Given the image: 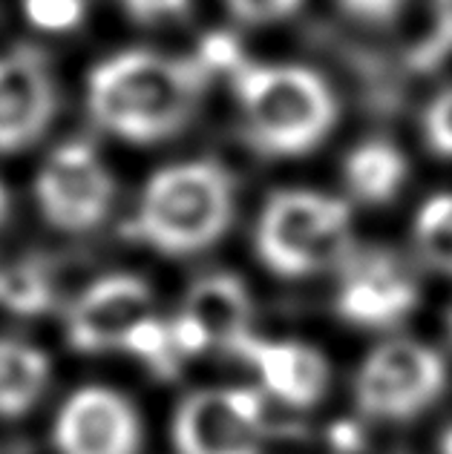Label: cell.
Segmentation results:
<instances>
[{"label":"cell","mask_w":452,"mask_h":454,"mask_svg":"<svg viewBox=\"0 0 452 454\" xmlns=\"http://www.w3.org/2000/svg\"><path fill=\"white\" fill-rule=\"evenodd\" d=\"M213 69L202 55L168 58L130 50L90 73L87 106L92 121L133 145H156L182 133L194 118Z\"/></svg>","instance_id":"obj_1"},{"label":"cell","mask_w":452,"mask_h":454,"mask_svg":"<svg viewBox=\"0 0 452 454\" xmlns=\"http://www.w3.org/2000/svg\"><path fill=\"white\" fill-rule=\"evenodd\" d=\"M231 78L248 145L271 159L312 153L337 124V95L314 69L242 61Z\"/></svg>","instance_id":"obj_2"},{"label":"cell","mask_w":452,"mask_h":454,"mask_svg":"<svg viewBox=\"0 0 452 454\" xmlns=\"http://www.w3.org/2000/svg\"><path fill=\"white\" fill-rule=\"evenodd\" d=\"M234 222V178L217 161H182L145 184L130 231L168 256H194L217 245Z\"/></svg>","instance_id":"obj_3"},{"label":"cell","mask_w":452,"mask_h":454,"mask_svg":"<svg viewBox=\"0 0 452 454\" xmlns=\"http://www.w3.org/2000/svg\"><path fill=\"white\" fill-rule=\"evenodd\" d=\"M254 242L263 265L289 279L343 268L354 254L352 210L314 190H282L259 213Z\"/></svg>","instance_id":"obj_4"},{"label":"cell","mask_w":452,"mask_h":454,"mask_svg":"<svg viewBox=\"0 0 452 454\" xmlns=\"http://www.w3.org/2000/svg\"><path fill=\"white\" fill-rule=\"evenodd\" d=\"M447 365L430 345L389 340L366 354L354 377V403L375 420H409L441 397Z\"/></svg>","instance_id":"obj_5"},{"label":"cell","mask_w":452,"mask_h":454,"mask_svg":"<svg viewBox=\"0 0 452 454\" xmlns=\"http://www.w3.org/2000/svg\"><path fill=\"white\" fill-rule=\"evenodd\" d=\"M115 199V178L87 141L55 147L35 178V201L41 216L64 233H87L99 227Z\"/></svg>","instance_id":"obj_6"},{"label":"cell","mask_w":452,"mask_h":454,"mask_svg":"<svg viewBox=\"0 0 452 454\" xmlns=\"http://www.w3.org/2000/svg\"><path fill=\"white\" fill-rule=\"evenodd\" d=\"M266 403L254 388H202L173 417L179 454H263Z\"/></svg>","instance_id":"obj_7"},{"label":"cell","mask_w":452,"mask_h":454,"mask_svg":"<svg viewBox=\"0 0 452 454\" xmlns=\"http://www.w3.org/2000/svg\"><path fill=\"white\" fill-rule=\"evenodd\" d=\"M147 317H153L150 285L133 273H110L95 279L69 308L67 342L81 354L115 351Z\"/></svg>","instance_id":"obj_8"},{"label":"cell","mask_w":452,"mask_h":454,"mask_svg":"<svg viewBox=\"0 0 452 454\" xmlns=\"http://www.w3.org/2000/svg\"><path fill=\"white\" fill-rule=\"evenodd\" d=\"M337 291V314L363 328H389L418 305V282L386 250H354Z\"/></svg>","instance_id":"obj_9"},{"label":"cell","mask_w":452,"mask_h":454,"mask_svg":"<svg viewBox=\"0 0 452 454\" xmlns=\"http://www.w3.org/2000/svg\"><path fill=\"white\" fill-rule=\"evenodd\" d=\"M58 110L52 67L35 46L0 55V153L35 145Z\"/></svg>","instance_id":"obj_10"},{"label":"cell","mask_w":452,"mask_h":454,"mask_svg":"<svg viewBox=\"0 0 452 454\" xmlns=\"http://www.w3.org/2000/svg\"><path fill=\"white\" fill-rule=\"evenodd\" d=\"M52 440L58 454H139L141 420L118 391L90 386L67 397Z\"/></svg>","instance_id":"obj_11"},{"label":"cell","mask_w":452,"mask_h":454,"mask_svg":"<svg viewBox=\"0 0 452 454\" xmlns=\"http://www.w3.org/2000/svg\"><path fill=\"white\" fill-rule=\"evenodd\" d=\"M234 356L257 368L266 391L294 409H312L329 388L326 356L305 342L263 340L251 333L236 345Z\"/></svg>","instance_id":"obj_12"},{"label":"cell","mask_w":452,"mask_h":454,"mask_svg":"<svg viewBox=\"0 0 452 454\" xmlns=\"http://www.w3.org/2000/svg\"><path fill=\"white\" fill-rule=\"evenodd\" d=\"M182 314L205 331L210 348L234 354L236 345L251 337V294H248L245 282L231 273H210V277L194 282Z\"/></svg>","instance_id":"obj_13"},{"label":"cell","mask_w":452,"mask_h":454,"mask_svg":"<svg viewBox=\"0 0 452 454\" xmlns=\"http://www.w3.org/2000/svg\"><path fill=\"white\" fill-rule=\"evenodd\" d=\"M346 187L354 199L366 205H389L409 178V164L389 141H363L343 164Z\"/></svg>","instance_id":"obj_14"},{"label":"cell","mask_w":452,"mask_h":454,"mask_svg":"<svg viewBox=\"0 0 452 454\" xmlns=\"http://www.w3.org/2000/svg\"><path fill=\"white\" fill-rule=\"evenodd\" d=\"M50 386V360L27 342L0 340V417L27 414Z\"/></svg>","instance_id":"obj_15"},{"label":"cell","mask_w":452,"mask_h":454,"mask_svg":"<svg viewBox=\"0 0 452 454\" xmlns=\"http://www.w3.org/2000/svg\"><path fill=\"white\" fill-rule=\"evenodd\" d=\"M52 279L44 262L20 259L0 268V308L18 317H38L52 308Z\"/></svg>","instance_id":"obj_16"},{"label":"cell","mask_w":452,"mask_h":454,"mask_svg":"<svg viewBox=\"0 0 452 454\" xmlns=\"http://www.w3.org/2000/svg\"><path fill=\"white\" fill-rule=\"evenodd\" d=\"M415 245L435 270L452 277V193H438L418 210Z\"/></svg>","instance_id":"obj_17"},{"label":"cell","mask_w":452,"mask_h":454,"mask_svg":"<svg viewBox=\"0 0 452 454\" xmlns=\"http://www.w3.org/2000/svg\"><path fill=\"white\" fill-rule=\"evenodd\" d=\"M122 351L141 360L162 380H170L176 372H179V363H182V354L176 348L170 322H162L156 314L147 317L145 322H139V325L127 333V340L122 342Z\"/></svg>","instance_id":"obj_18"},{"label":"cell","mask_w":452,"mask_h":454,"mask_svg":"<svg viewBox=\"0 0 452 454\" xmlns=\"http://www.w3.org/2000/svg\"><path fill=\"white\" fill-rule=\"evenodd\" d=\"M90 0H23V15L35 29L64 35L81 27Z\"/></svg>","instance_id":"obj_19"},{"label":"cell","mask_w":452,"mask_h":454,"mask_svg":"<svg viewBox=\"0 0 452 454\" xmlns=\"http://www.w3.org/2000/svg\"><path fill=\"white\" fill-rule=\"evenodd\" d=\"M424 136L432 153L452 159V87L435 95L424 113Z\"/></svg>","instance_id":"obj_20"},{"label":"cell","mask_w":452,"mask_h":454,"mask_svg":"<svg viewBox=\"0 0 452 454\" xmlns=\"http://www.w3.org/2000/svg\"><path fill=\"white\" fill-rule=\"evenodd\" d=\"M236 20L248 23V27H266V23H277L291 18L303 0H225Z\"/></svg>","instance_id":"obj_21"},{"label":"cell","mask_w":452,"mask_h":454,"mask_svg":"<svg viewBox=\"0 0 452 454\" xmlns=\"http://www.w3.org/2000/svg\"><path fill=\"white\" fill-rule=\"evenodd\" d=\"M452 52V0H435V29L430 35L415 61L418 64H438Z\"/></svg>","instance_id":"obj_22"},{"label":"cell","mask_w":452,"mask_h":454,"mask_svg":"<svg viewBox=\"0 0 452 454\" xmlns=\"http://www.w3.org/2000/svg\"><path fill=\"white\" fill-rule=\"evenodd\" d=\"M122 4L136 23L179 20L190 12V0H122Z\"/></svg>","instance_id":"obj_23"},{"label":"cell","mask_w":452,"mask_h":454,"mask_svg":"<svg viewBox=\"0 0 452 454\" xmlns=\"http://www.w3.org/2000/svg\"><path fill=\"white\" fill-rule=\"evenodd\" d=\"M349 18L361 23H389L400 15L407 0H337Z\"/></svg>","instance_id":"obj_24"},{"label":"cell","mask_w":452,"mask_h":454,"mask_svg":"<svg viewBox=\"0 0 452 454\" xmlns=\"http://www.w3.org/2000/svg\"><path fill=\"white\" fill-rule=\"evenodd\" d=\"M331 443H335V449H340V451H358L363 443V434H361L358 426L337 423L335 428H331Z\"/></svg>","instance_id":"obj_25"},{"label":"cell","mask_w":452,"mask_h":454,"mask_svg":"<svg viewBox=\"0 0 452 454\" xmlns=\"http://www.w3.org/2000/svg\"><path fill=\"white\" fill-rule=\"evenodd\" d=\"M6 216H9V193H6V187L0 184V227H4Z\"/></svg>","instance_id":"obj_26"},{"label":"cell","mask_w":452,"mask_h":454,"mask_svg":"<svg viewBox=\"0 0 452 454\" xmlns=\"http://www.w3.org/2000/svg\"><path fill=\"white\" fill-rule=\"evenodd\" d=\"M441 454H452V426L447 428V434L441 440Z\"/></svg>","instance_id":"obj_27"},{"label":"cell","mask_w":452,"mask_h":454,"mask_svg":"<svg viewBox=\"0 0 452 454\" xmlns=\"http://www.w3.org/2000/svg\"><path fill=\"white\" fill-rule=\"evenodd\" d=\"M447 331H449V340H452V308H449V314H447Z\"/></svg>","instance_id":"obj_28"}]
</instances>
